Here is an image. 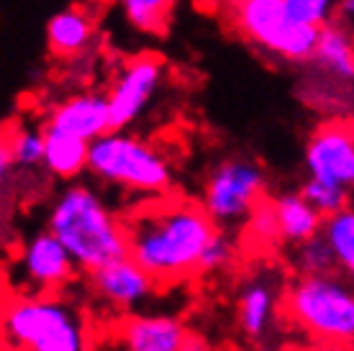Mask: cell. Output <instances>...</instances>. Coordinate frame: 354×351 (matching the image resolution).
Returning a JSON list of instances; mask_svg holds the SVG:
<instances>
[{
  "mask_svg": "<svg viewBox=\"0 0 354 351\" xmlns=\"http://www.w3.org/2000/svg\"><path fill=\"white\" fill-rule=\"evenodd\" d=\"M129 256L160 282L175 285L198 274L203 249L218 231L203 202L149 195L124 218Z\"/></svg>",
  "mask_w": 354,
  "mask_h": 351,
  "instance_id": "6da1fadb",
  "label": "cell"
},
{
  "mask_svg": "<svg viewBox=\"0 0 354 351\" xmlns=\"http://www.w3.org/2000/svg\"><path fill=\"white\" fill-rule=\"evenodd\" d=\"M46 229L59 238L80 272H93L129 254L126 223L88 184H70L54 200Z\"/></svg>",
  "mask_w": 354,
  "mask_h": 351,
  "instance_id": "7a4b0ae2",
  "label": "cell"
},
{
  "mask_svg": "<svg viewBox=\"0 0 354 351\" xmlns=\"http://www.w3.org/2000/svg\"><path fill=\"white\" fill-rule=\"evenodd\" d=\"M283 321L326 349H354V282L339 269L292 274L285 285Z\"/></svg>",
  "mask_w": 354,
  "mask_h": 351,
  "instance_id": "3957f363",
  "label": "cell"
},
{
  "mask_svg": "<svg viewBox=\"0 0 354 351\" xmlns=\"http://www.w3.org/2000/svg\"><path fill=\"white\" fill-rule=\"evenodd\" d=\"M6 346L24 351H82L93 341L88 318L72 300L52 295H13L3 313Z\"/></svg>",
  "mask_w": 354,
  "mask_h": 351,
  "instance_id": "277c9868",
  "label": "cell"
},
{
  "mask_svg": "<svg viewBox=\"0 0 354 351\" xmlns=\"http://www.w3.org/2000/svg\"><path fill=\"white\" fill-rule=\"evenodd\" d=\"M88 172L95 180L133 195H165L172 187V164L154 144L111 129L90 141Z\"/></svg>",
  "mask_w": 354,
  "mask_h": 351,
  "instance_id": "5b68a950",
  "label": "cell"
},
{
  "mask_svg": "<svg viewBox=\"0 0 354 351\" xmlns=\"http://www.w3.org/2000/svg\"><path fill=\"white\" fill-rule=\"evenodd\" d=\"M234 28L254 46L285 61H308L319 46L321 26L292 16L285 0H234Z\"/></svg>",
  "mask_w": 354,
  "mask_h": 351,
  "instance_id": "8992f818",
  "label": "cell"
},
{
  "mask_svg": "<svg viewBox=\"0 0 354 351\" xmlns=\"http://www.w3.org/2000/svg\"><path fill=\"white\" fill-rule=\"evenodd\" d=\"M265 169L249 159H226L203 184V208L218 229L244 226L252 211L265 200Z\"/></svg>",
  "mask_w": 354,
  "mask_h": 351,
  "instance_id": "52a82bcc",
  "label": "cell"
},
{
  "mask_svg": "<svg viewBox=\"0 0 354 351\" xmlns=\"http://www.w3.org/2000/svg\"><path fill=\"white\" fill-rule=\"evenodd\" d=\"M80 267L67 246L46 229L31 236L13 259L10 285L16 295H52L70 287Z\"/></svg>",
  "mask_w": 354,
  "mask_h": 351,
  "instance_id": "ba28073f",
  "label": "cell"
},
{
  "mask_svg": "<svg viewBox=\"0 0 354 351\" xmlns=\"http://www.w3.org/2000/svg\"><path fill=\"white\" fill-rule=\"evenodd\" d=\"M303 164L310 177L334 182L354 195V121H324L303 146Z\"/></svg>",
  "mask_w": 354,
  "mask_h": 351,
  "instance_id": "9c48e42d",
  "label": "cell"
},
{
  "mask_svg": "<svg viewBox=\"0 0 354 351\" xmlns=\"http://www.w3.org/2000/svg\"><path fill=\"white\" fill-rule=\"evenodd\" d=\"M88 287L97 303L129 316L147 305L149 298H154V292L160 290V282L136 259L126 254L88 272Z\"/></svg>",
  "mask_w": 354,
  "mask_h": 351,
  "instance_id": "30bf717a",
  "label": "cell"
},
{
  "mask_svg": "<svg viewBox=\"0 0 354 351\" xmlns=\"http://www.w3.org/2000/svg\"><path fill=\"white\" fill-rule=\"evenodd\" d=\"M162 61L160 57L142 54L133 57L118 70L113 85L108 90L111 103V123L113 129H129L151 103L162 82Z\"/></svg>",
  "mask_w": 354,
  "mask_h": 351,
  "instance_id": "8fae6325",
  "label": "cell"
},
{
  "mask_svg": "<svg viewBox=\"0 0 354 351\" xmlns=\"http://www.w3.org/2000/svg\"><path fill=\"white\" fill-rule=\"evenodd\" d=\"M285 282L274 269H259L244 282L236 305V321L244 339L252 343H265L283 318Z\"/></svg>",
  "mask_w": 354,
  "mask_h": 351,
  "instance_id": "7c38bea8",
  "label": "cell"
},
{
  "mask_svg": "<svg viewBox=\"0 0 354 351\" xmlns=\"http://www.w3.org/2000/svg\"><path fill=\"white\" fill-rule=\"evenodd\" d=\"M115 346L129 351H185L203 346L195 343L183 321L169 316H129L113 331Z\"/></svg>",
  "mask_w": 354,
  "mask_h": 351,
  "instance_id": "4fadbf2b",
  "label": "cell"
},
{
  "mask_svg": "<svg viewBox=\"0 0 354 351\" xmlns=\"http://www.w3.org/2000/svg\"><path fill=\"white\" fill-rule=\"evenodd\" d=\"M46 126H54L59 131H67L72 136H80L85 141H95L113 129L111 123V103L108 93H80L62 103H57L49 113Z\"/></svg>",
  "mask_w": 354,
  "mask_h": 351,
  "instance_id": "5bb4252c",
  "label": "cell"
},
{
  "mask_svg": "<svg viewBox=\"0 0 354 351\" xmlns=\"http://www.w3.org/2000/svg\"><path fill=\"white\" fill-rule=\"evenodd\" d=\"M90 164V141L59 131L54 126L44 129V169L57 180H75Z\"/></svg>",
  "mask_w": 354,
  "mask_h": 351,
  "instance_id": "9a60e30c",
  "label": "cell"
},
{
  "mask_svg": "<svg viewBox=\"0 0 354 351\" xmlns=\"http://www.w3.org/2000/svg\"><path fill=\"white\" fill-rule=\"evenodd\" d=\"M95 36V21L88 10L64 8L46 26V44L54 57H77L90 46Z\"/></svg>",
  "mask_w": 354,
  "mask_h": 351,
  "instance_id": "2e32d148",
  "label": "cell"
},
{
  "mask_svg": "<svg viewBox=\"0 0 354 351\" xmlns=\"http://www.w3.org/2000/svg\"><path fill=\"white\" fill-rule=\"evenodd\" d=\"M274 213H277V223H280V234H283L285 244H301L306 238L319 236L324 231V216H321L306 198L298 193H280L272 198Z\"/></svg>",
  "mask_w": 354,
  "mask_h": 351,
  "instance_id": "e0dca14e",
  "label": "cell"
},
{
  "mask_svg": "<svg viewBox=\"0 0 354 351\" xmlns=\"http://www.w3.org/2000/svg\"><path fill=\"white\" fill-rule=\"evenodd\" d=\"M313 61L337 79H354V31L339 21L321 26Z\"/></svg>",
  "mask_w": 354,
  "mask_h": 351,
  "instance_id": "ac0fdd59",
  "label": "cell"
},
{
  "mask_svg": "<svg viewBox=\"0 0 354 351\" xmlns=\"http://www.w3.org/2000/svg\"><path fill=\"white\" fill-rule=\"evenodd\" d=\"M0 162L3 172H8L10 164L18 169H34L44 164V131L34 126H16L13 133L3 139Z\"/></svg>",
  "mask_w": 354,
  "mask_h": 351,
  "instance_id": "d6986e66",
  "label": "cell"
},
{
  "mask_svg": "<svg viewBox=\"0 0 354 351\" xmlns=\"http://www.w3.org/2000/svg\"><path fill=\"white\" fill-rule=\"evenodd\" d=\"M324 236L334 249L337 269L354 282V202L324 220Z\"/></svg>",
  "mask_w": 354,
  "mask_h": 351,
  "instance_id": "ffe728a7",
  "label": "cell"
},
{
  "mask_svg": "<svg viewBox=\"0 0 354 351\" xmlns=\"http://www.w3.org/2000/svg\"><path fill=\"white\" fill-rule=\"evenodd\" d=\"M290 269L292 274H324L337 269V256L324 231L319 236L290 246Z\"/></svg>",
  "mask_w": 354,
  "mask_h": 351,
  "instance_id": "44dd1931",
  "label": "cell"
},
{
  "mask_svg": "<svg viewBox=\"0 0 354 351\" xmlns=\"http://www.w3.org/2000/svg\"><path fill=\"white\" fill-rule=\"evenodd\" d=\"M126 21L136 31L144 34H162L169 21L175 0H118Z\"/></svg>",
  "mask_w": 354,
  "mask_h": 351,
  "instance_id": "7402d4cb",
  "label": "cell"
},
{
  "mask_svg": "<svg viewBox=\"0 0 354 351\" xmlns=\"http://www.w3.org/2000/svg\"><path fill=\"white\" fill-rule=\"evenodd\" d=\"M301 195L316 208V211L324 216V218H331L334 213L344 211L346 205H352L354 195L344 187H339L334 182H326V180H319V177H310L301 184Z\"/></svg>",
  "mask_w": 354,
  "mask_h": 351,
  "instance_id": "603a6c76",
  "label": "cell"
},
{
  "mask_svg": "<svg viewBox=\"0 0 354 351\" xmlns=\"http://www.w3.org/2000/svg\"><path fill=\"white\" fill-rule=\"evenodd\" d=\"M244 229H247L249 238L259 246H272V244H280V241H283L272 198H265V200L252 211V216H249L247 223H244Z\"/></svg>",
  "mask_w": 354,
  "mask_h": 351,
  "instance_id": "cb8c5ba5",
  "label": "cell"
},
{
  "mask_svg": "<svg viewBox=\"0 0 354 351\" xmlns=\"http://www.w3.org/2000/svg\"><path fill=\"white\" fill-rule=\"evenodd\" d=\"M231 262H234V241H231V236L226 234V229H218L211 236L208 246L203 249L198 274H218V272H223Z\"/></svg>",
  "mask_w": 354,
  "mask_h": 351,
  "instance_id": "d4e9b609",
  "label": "cell"
},
{
  "mask_svg": "<svg viewBox=\"0 0 354 351\" xmlns=\"http://www.w3.org/2000/svg\"><path fill=\"white\" fill-rule=\"evenodd\" d=\"M285 6L301 21H308L313 26H326L337 18L339 0H285Z\"/></svg>",
  "mask_w": 354,
  "mask_h": 351,
  "instance_id": "484cf974",
  "label": "cell"
},
{
  "mask_svg": "<svg viewBox=\"0 0 354 351\" xmlns=\"http://www.w3.org/2000/svg\"><path fill=\"white\" fill-rule=\"evenodd\" d=\"M339 23H344L349 31H354V0H339V8H337V18Z\"/></svg>",
  "mask_w": 354,
  "mask_h": 351,
  "instance_id": "4316f807",
  "label": "cell"
},
{
  "mask_svg": "<svg viewBox=\"0 0 354 351\" xmlns=\"http://www.w3.org/2000/svg\"><path fill=\"white\" fill-rule=\"evenodd\" d=\"M97 3H108V0H97Z\"/></svg>",
  "mask_w": 354,
  "mask_h": 351,
  "instance_id": "83f0119b",
  "label": "cell"
},
{
  "mask_svg": "<svg viewBox=\"0 0 354 351\" xmlns=\"http://www.w3.org/2000/svg\"><path fill=\"white\" fill-rule=\"evenodd\" d=\"M229 3H234V0H229Z\"/></svg>",
  "mask_w": 354,
  "mask_h": 351,
  "instance_id": "f1b7e54d",
  "label": "cell"
}]
</instances>
